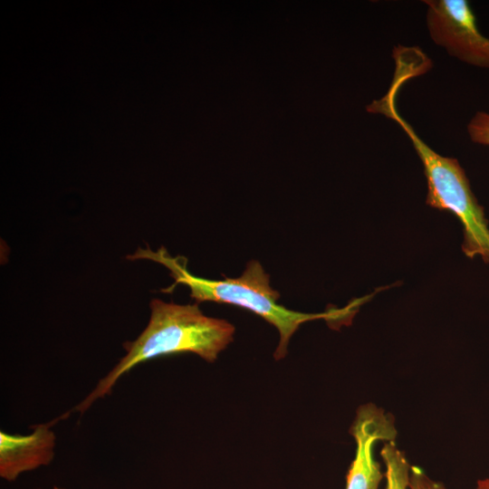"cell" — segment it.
Segmentation results:
<instances>
[{"label":"cell","instance_id":"1","mask_svg":"<svg viewBox=\"0 0 489 489\" xmlns=\"http://www.w3.org/2000/svg\"><path fill=\"white\" fill-rule=\"evenodd\" d=\"M127 259H149L167 267L174 283L161 292H171L178 283L187 285L190 297L197 303L214 302L241 307L260 316L273 325L279 332V343L273 357L276 360L284 358L288 352V344L299 326L306 321L323 319L328 321H346L351 319L360 304L369 296L355 299L346 307L331 309L321 313H304L290 310L277 302L280 293L270 285L269 274L256 260H251L241 276L225 277L223 280H209L192 274L187 267V260L183 256H171L164 246L157 251L149 247L138 250Z\"/></svg>","mask_w":489,"mask_h":489},{"label":"cell","instance_id":"2","mask_svg":"<svg viewBox=\"0 0 489 489\" xmlns=\"http://www.w3.org/2000/svg\"><path fill=\"white\" fill-rule=\"evenodd\" d=\"M149 307L146 328L136 340L123 344L125 355L72 410L83 414L94 402L110 395L123 375L149 360L189 352L214 362L233 340L235 326L205 315L197 302L181 305L153 299Z\"/></svg>","mask_w":489,"mask_h":489},{"label":"cell","instance_id":"3","mask_svg":"<svg viewBox=\"0 0 489 489\" xmlns=\"http://www.w3.org/2000/svg\"><path fill=\"white\" fill-rule=\"evenodd\" d=\"M401 87L398 82H392L387 93L373 101L368 110L385 115L405 131L424 168L427 183V205L455 215L463 226L464 254L471 259L480 255L489 264V227L484 207L478 204L458 160L431 149L399 114L396 97Z\"/></svg>","mask_w":489,"mask_h":489},{"label":"cell","instance_id":"4","mask_svg":"<svg viewBox=\"0 0 489 489\" xmlns=\"http://www.w3.org/2000/svg\"><path fill=\"white\" fill-rule=\"evenodd\" d=\"M427 27L432 41L473 66L489 69V38L478 29L466 0H427Z\"/></svg>","mask_w":489,"mask_h":489},{"label":"cell","instance_id":"5","mask_svg":"<svg viewBox=\"0 0 489 489\" xmlns=\"http://www.w3.org/2000/svg\"><path fill=\"white\" fill-rule=\"evenodd\" d=\"M350 433L356 442V453L346 475L345 489H379L385 473L374 458V446L378 442L396 439L398 430L392 414L372 403L361 405Z\"/></svg>","mask_w":489,"mask_h":489},{"label":"cell","instance_id":"6","mask_svg":"<svg viewBox=\"0 0 489 489\" xmlns=\"http://www.w3.org/2000/svg\"><path fill=\"white\" fill-rule=\"evenodd\" d=\"M54 421L34 426L30 434L0 432V477L15 481L22 474L48 465L55 455Z\"/></svg>","mask_w":489,"mask_h":489},{"label":"cell","instance_id":"7","mask_svg":"<svg viewBox=\"0 0 489 489\" xmlns=\"http://www.w3.org/2000/svg\"><path fill=\"white\" fill-rule=\"evenodd\" d=\"M380 455L385 465V489H409L411 465L395 440L385 443Z\"/></svg>","mask_w":489,"mask_h":489},{"label":"cell","instance_id":"8","mask_svg":"<svg viewBox=\"0 0 489 489\" xmlns=\"http://www.w3.org/2000/svg\"><path fill=\"white\" fill-rule=\"evenodd\" d=\"M467 132L473 142L489 146V112L477 111L467 125Z\"/></svg>","mask_w":489,"mask_h":489},{"label":"cell","instance_id":"9","mask_svg":"<svg viewBox=\"0 0 489 489\" xmlns=\"http://www.w3.org/2000/svg\"><path fill=\"white\" fill-rule=\"evenodd\" d=\"M409 489H446L444 484L432 480L421 467L411 465Z\"/></svg>","mask_w":489,"mask_h":489},{"label":"cell","instance_id":"10","mask_svg":"<svg viewBox=\"0 0 489 489\" xmlns=\"http://www.w3.org/2000/svg\"><path fill=\"white\" fill-rule=\"evenodd\" d=\"M475 489H489V478L478 480Z\"/></svg>","mask_w":489,"mask_h":489},{"label":"cell","instance_id":"11","mask_svg":"<svg viewBox=\"0 0 489 489\" xmlns=\"http://www.w3.org/2000/svg\"><path fill=\"white\" fill-rule=\"evenodd\" d=\"M53 489H65V488L60 487V486H57V485H54V486L53 487Z\"/></svg>","mask_w":489,"mask_h":489}]
</instances>
